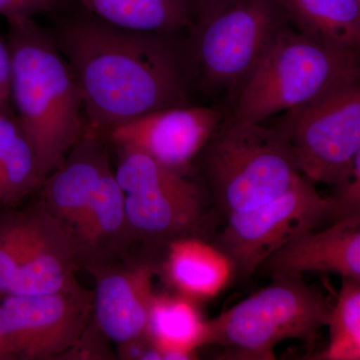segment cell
<instances>
[{"mask_svg":"<svg viewBox=\"0 0 360 360\" xmlns=\"http://www.w3.org/2000/svg\"><path fill=\"white\" fill-rule=\"evenodd\" d=\"M117 153L115 175L134 238L167 245L205 229V194L195 181L139 151Z\"/></svg>","mask_w":360,"mask_h":360,"instance_id":"7","label":"cell"},{"mask_svg":"<svg viewBox=\"0 0 360 360\" xmlns=\"http://www.w3.org/2000/svg\"><path fill=\"white\" fill-rule=\"evenodd\" d=\"M259 269L271 278L330 272L360 281V217H343L292 239L270 255Z\"/></svg>","mask_w":360,"mask_h":360,"instance_id":"13","label":"cell"},{"mask_svg":"<svg viewBox=\"0 0 360 360\" xmlns=\"http://www.w3.org/2000/svg\"><path fill=\"white\" fill-rule=\"evenodd\" d=\"M78 262L89 270L110 264L134 239L125 212V193L108 170L72 231Z\"/></svg>","mask_w":360,"mask_h":360,"instance_id":"16","label":"cell"},{"mask_svg":"<svg viewBox=\"0 0 360 360\" xmlns=\"http://www.w3.org/2000/svg\"><path fill=\"white\" fill-rule=\"evenodd\" d=\"M333 302L302 276L276 277L266 288L205 321L201 347L219 345L236 359L269 360L288 340L312 345L328 326Z\"/></svg>","mask_w":360,"mask_h":360,"instance_id":"5","label":"cell"},{"mask_svg":"<svg viewBox=\"0 0 360 360\" xmlns=\"http://www.w3.org/2000/svg\"><path fill=\"white\" fill-rule=\"evenodd\" d=\"M70 0H0V15L6 20L33 18L37 14L65 11Z\"/></svg>","mask_w":360,"mask_h":360,"instance_id":"25","label":"cell"},{"mask_svg":"<svg viewBox=\"0 0 360 360\" xmlns=\"http://www.w3.org/2000/svg\"><path fill=\"white\" fill-rule=\"evenodd\" d=\"M8 99L6 98L1 94H0V110L6 108V103Z\"/></svg>","mask_w":360,"mask_h":360,"instance_id":"29","label":"cell"},{"mask_svg":"<svg viewBox=\"0 0 360 360\" xmlns=\"http://www.w3.org/2000/svg\"><path fill=\"white\" fill-rule=\"evenodd\" d=\"M94 293L82 286L0 300V356L51 359L73 350L92 311Z\"/></svg>","mask_w":360,"mask_h":360,"instance_id":"10","label":"cell"},{"mask_svg":"<svg viewBox=\"0 0 360 360\" xmlns=\"http://www.w3.org/2000/svg\"><path fill=\"white\" fill-rule=\"evenodd\" d=\"M359 51L329 46L286 25L234 97L231 115L225 120L264 122L309 103L359 79Z\"/></svg>","mask_w":360,"mask_h":360,"instance_id":"3","label":"cell"},{"mask_svg":"<svg viewBox=\"0 0 360 360\" xmlns=\"http://www.w3.org/2000/svg\"><path fill=\"white\" fill-rule=\"evenodd\" d=\"M91 271L96 278L92 311L99 330L118 345L148 335L155 265L108 264Z\"/></svg>","mask_w":360,"mask_h":360,"instance_id":"12","label":"cell"},{"mask_svg":"<svg viewBox=\"0 0 360 360\" xmlns=\"http://www.w3.org/2000/svg\"><path fill=\"white\" fill-rule=\"evenodd\" d=\"M22 134L18 117L9 115L6 108L0 110V158L15 143Z\"/></svg>","mask_w":360,"mask_h":360,"instance_id":"26","label":"cell"},{"mask_svg":"<svg viewBox=\"0 0 360 360\" xmlns=\"http://www.w3.org/2000/svg\"><path fill=\"white\" fill-rule=\"evenodd\" d=\"M0 94L11 97V58L8 49L0 40Z\"/></svg>","mask_w":360,"mask_h":360,"instance_id":"27","label":"cell"},{"mask_svg":"<svg viewBox=\"0 0 360 360\" xmlns=\"http://www.w3.org/2000/svg\"><path fill=\"white\" fill-rule=\"evenodd\" d=\"M32 233V212L0 221V300L9 295Z\"/></svg>","mask_w":360,"mask_h":360,"instance_id":"23","label":"cell"},{"mask_svg":"<svg viewBox=\"0 0 360 360\" xmlns=\"http://www.w3.org/2000/svg\"><path fill=\"white\" fill-rule=\"evenodd\" d=\"M184 4L193 16V21L205 18L224 0H179Z\"/></svg>","mask_w":360,"mask_h":360,"instance_id":"28","label":"cell"},{"mask_svg":"<svg viewBox=\"0 0 360 360\" xmlns=\"http://www.w3.org/2000/svg\"><path fill=\"white\" fill-rule=\"evenodd\" d=\"M205 323L193 300L180 295H155L148 335L160 349L162 359H194V352L201 347Z\"/></svg>","mask_w":360,"mask_h":360,"instance_id":"19","label":"cell"},{"mask_svg":"<svg viewBox=\"0 0 360 360\" xmlns=\"http://www.w3.org/2000/svg\"><path fill=\"white\" fill-rule=\"evenodd\" d=\"M41 184L37 156L22 134L0 158V205L18 202Z\"/></svg>","mask_w":360,"mask_h":360,"instance_id":"22","label":"cell"},{"mask_svg":"<svg viewBox=\"0 0 360 360\" xmlns=\"http://www.w3.org/2000/svg\"><path fill=\"white\" fill-rule=\"evenodd\" d=\"M32 233L9 295H33L78 288L79 264L72 233L39 205L32 210Z\"/></svg>","mask_w":360,"mask_h":360,"instance_id":"15","label":"cell"},{"mask_svg":"<svg viewBox=\"0 0 360 360\" xmlns=\"http://www.w3.org/2000/svg\"><path fill=\"white\" fill-rule=\"evenodd\" d=\"M328 345L309 359H360V281L342 278L328 322Z\"/></svg>","mask_w":360,"mask_h":360,"instance_id":"21","label":"cell"},{"mask_svg":"<svg viewBox=\"0 0 360 360\" xmlns=\"http://www.w3.org/2000/svg\"><path fill=\"white\" fill-rule=\"evenodd\" d=\"M333 187L331 198L340 208L341 217H360V155Z\"/></svg>","mask_w":360,"mask_h":360,"instance_id":"24","label":"cell"},{"mask_svg":"<svg viewBox=\"0 0 360 360\" xmlns=\"http://www.w3.org/2000/svg\"><path fill=\"white\" fill-rule=\"evenodd\" d=\"M110 168L105 139L85 127L82 139L42 181L39 205L72 233L99 181Z\"/></svg>","mask_w":360,"mask_h":360,"instance_id":"14","label":"cell"},{"mask_svg":"<svg viewBox=\"0 0 360 360\" xmlns=\"http://www.w3.org/2000/svg\"><path fill=\"white\" fill-rule=\"evenodd\" d=\"M87 13L125 30L174 33L193 20L179 0H75Z\"/></svg>","mask_w":360,"mask_h":360,"instance_id":"20","label":"cell"},{"mask_svg":"<svg viewBox=\"0 0 360 360\" xmlns=\"http://www.w3.org/2000/svg\"><path fill=\"white\" fill-rule=\"evenodd\" d=\"M167 245L163 269L177 295L193 302L208 300L219 295L234 276L231 259L198 236L174 239Z\"/></svg>","mask_w":360,"mask_h":360,"instance_id":"17","label":"cell"},{"mask_svg":"<svg viewBox=\"0 0 360 360\" xmlns=\"http://www.w3.org/2000/svg\"><path fill=\"white\" fill-rule=\"evenodd\" d=\"M288 21L310 39L359 51L360 0H279Z\"/></svg>","mask_w":360,"mask_h":360,"instance_id":"18","label":"cell"},{"mask_svg":"<svg viewBox=\"0 0 360 360\" xmlns=\"http://www.w3.org/2000/svg\"><path fill=\"white\" fill-rule=\"evenodd\" d=\"M198 158L225 219L274 200L302 176L286 137L265 122L224 120Z\"/></svg>","mask_w":360,"mask_h":360,"instance_id":"4","label":"cell"},{"mask_svg":"<svg viewBox=\"0 0 360 360\" xmlns=\"http://www.w3.org/2000/svg\"><path fill=\"white\" fill-rule=\"evenodd\" d=\"M172 34L125 30L84 9L59 21L52 37L77 79L86 129L103 135L137 116L189 104L193 65Z\"/></svg>","mask_w":360,"mask_h":360,"instance_id":"1","label":"cell"},{"mask_svg":"<svg viewBox=\"0 0 360 360\" xmlns=\"http://www.w3.org/2000/svg\"><path fill=\"white\" fill-rule=\"evenodd\" d=\"M300 176L274 200L227 217L215 246L231 259L234 274L248 278L270 255L298 236L343 219L331 196Z\"/></svg>","mask_w":360,"mask_h":360,"instance_id":"9","label":"cell"},{"mask_svg":"<svg viewBox=\"0 0 360 360\" xmlns=\"http://www.w3.org/2000/svg\"><path fill=\"white\" fill-rule=\"evenodd\" d=\"M7 22L11 96L44 181L84 134L82 94L51 32L33 18Z\"/></svg>","mask_w":360,"mask_h":360,"instance_id":"2","label":"cell"},{"mask_svg":"<svg viewBox=\"0 0 360 360\" xmlns=\"http://www.w3.org/2000/svg\"><path fill=\"white\" fill-rule=\"evenodd\" d=\"M305 179L335 186L360 155V84L350 80L286 111L276 125Z\"/></svg>","mask_w":360,"mask_h":360,"instance_id":"8","label":"cell"},{"mask_svg":"<svg viewBox=\"0 0 360 360\" xmlns=\"http://www.w3.org/2000/svg\"><path fill=\"white\" fill-rule=\"evenodd\" d=\"M288 23L279 0H224L193 21L187 51L201 84L233 101Z\"/></svg>","mask_w":360,"mask_h":360,"instance_id":"6","label":"cell"},{"mask_svg":"<svg viewBox=\"0 0 360 360\" xmlns=\"http://www.w3.org/2000/svg\"><path fill=\"white\" fill-rule=\"evenodd\" d=\"M224 120L219 108L189 103L137 116L103 136L116 149L139 151L186 174Z\"/></svg>","mask_w":360,"mask_h":360,"instance_id":"11","label":"cell"}]
</instances>
